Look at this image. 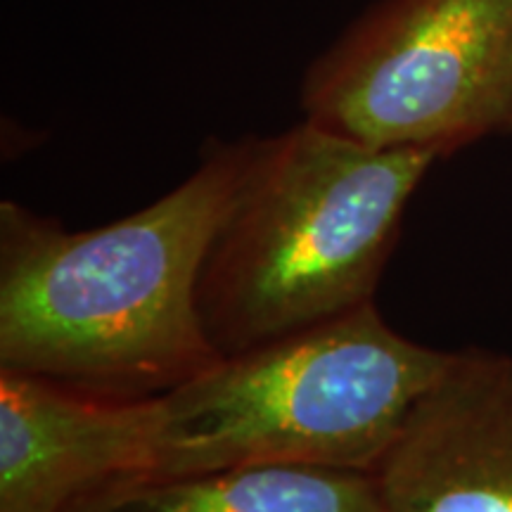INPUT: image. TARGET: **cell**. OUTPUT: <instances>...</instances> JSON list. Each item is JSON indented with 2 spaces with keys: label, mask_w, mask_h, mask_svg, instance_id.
Wrapping results in <instances>:
<instances>
[{
  "label": "cell",
  "mask_w": 512,
  "mask_h": 512,
  "mask_svg": "<svg viewBox=\"0 0 512 512\" xmlns=\"http://www.w3.org/2000/svg\"><path fill=\"white\" fill-rule=\"evenodd\" d=\"M76 512H384L368 472L254 465L147 477L105 491Z\"/></svg>",
  "instance_id": "obj_7"
},
{
  "label": "cell",
  "mask_w": 512,
  "mask_h": 512,
  "mask_svg": "<svg viewBox=\"0 0 512 512\" xmlns=\"http://www.w3.org/2000/svg\"><path fill=\"white\" fill-rule=\"evenodd\" d=\"M448 358L389 328L375 302L223 356L159 396L150 477L254 465L370 472Z\"/></svg>",
  "instance_id": "obj_3"
},
{
  "label": "cell",
  "mask_w": 512,
  "mask_h": 512,
  "mask_svg": "<svg viewBox=\"0 0 512 512\" xmlns=\"http://www.w3.org/2000/svg\"><path fill=\"white\" fill-rule=\"evenodd\" d=\"M157 399L0 368V512H76L155 465Z\"/></svg>",
  "instance_id": "obj_5"
},
{
  "label": "cell",
  "mask_w": 512,
  "mask_h": 512,
  "mask_svg": "<svg viewBox=\"0 0 512 512\" xmlns=\"http://www.w3.org/2000/svg\"><path fill=\"white\" fill-rule=\"evenodd\" d=\"M254 143L209 140L181 185L100 228L0 204V368L157 399L219 363L197 285Z\"/></svg>",
  "instance_id": "obj_1"
},
{
  "label": "cell",
  "mask_w": 512,
  "mask_h": 512,
  "mask_svg": "<svg viewBox=\"0 0 512 512\" xmlns=\"http://www.w3.org/2000/svg\"><path fill=\"white\" fill-rule=\"evenodd\" d=\"M304 119L446 157L512 131V0H380L311 64Z\"/></svg>",
  "instance_id": "obj_4"
},
{
  "label": "cell",
  "mask_w": 512,
  "mask_h": 512,
  "mask_svg": "<svg viewBox=\"0 0 512 512\" xmlns=\"http://www.w3.org/2000/svg\"><path fill=\"white\" fill-rule=\"evenodd\" d=\"M368 475L384 512H512V356L451 351Z\"/></svg>",
  "instance_id": "obj_6"
},
{
  "label": "cell",
  "mask_w": 512,
  "mask_h": 512,
  "mask_svg": "<svg viewBox=\"0 0 512 512\" xmlns=\"http://www.w3.org/2000/svg\"><path fill=\"white\" fill-rule=\"evenodd\" d=\"M437 159L375 150L306 119L256 138L197 285L216 351L240 354L373 302L403 211Z\"/></svg>",
  "instance_id": "obj_2"
}]
</instances>
